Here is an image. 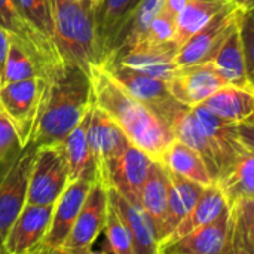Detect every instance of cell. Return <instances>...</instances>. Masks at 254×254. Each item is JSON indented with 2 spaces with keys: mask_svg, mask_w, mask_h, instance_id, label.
Wrapping results in <instances>:
<instances>
[{
  "mask_svg": "<svg viewBox=\"0 0 254 254\" xmlns=\"http://www.w3.org/2000/svg\"><path fill=\"white\" fill-rule=\"evenodd\" d=\"M100 4H101V0H95V12L98 10V7H100Z\"/></svg>",
  "mask_w": 254,
  "mask_h": 254,
  "instance_id": "42",
  "label": "cell"
},
{
  "mask_svg": "<svg viewBox=\"0 0 254 254\" xmlns=\"http://www.w3.org/2000/svg\"><path fill=\"white\" fill-rule=\"evenodd\" d=\"M176 15L162 7V10L155 16L152 21L144 39L141 42L152 43V45H162L171 43L176 39ZM140 42V43H141ZM176 43V42H174Z\"/></svg>",
  "mask_w": 254,
  "mask_h": 254,
  "instance_id": "35",
  "label": "cell"
},
{
  "mask_svg": "<svg viewBox=\"0 0 254 254\" xmlns=\"http://www.w3.org/2000/svg\"><path fill=\"white\" fill-rule=\"evenodd\" d=\"M168 173H170L168 205H167V216H165L164 238L161 240V243L176 229V226L195 207V204L198 202V199L201 198V195L204 193V190L207 188L198 182L186 179V177L176 174L170 170H168Z\"/></svg>",
  "mask_w": 254,
  "mask_h": 254,
  "instance_id": "25",
  "label": "cell"
},
{
  "mask_svg": "<svg viewBox=\"0 0 254 254\" xmlns=\"http://www.w3.org/2000/svg\"><path fill=\"white\" fill-rule=\"evenodd\" d=\"M9 45H10V36L0 27V88L3 85V73H4V63H6V57H7V51H9Z\"/></svg>",
  "mask_w": 254,
  "mask_h": 254,
  "instance_id": "39",
  "label": "cell"
},
{
  "mask_svg": "<svg viewBox=\"0 0 254 254\" xmlns=\"http://www.w3.org/2000/svg\"><path fill=\"white\" fill-rule=\"evenodd\" d=\"M177 49L179 46L174 42L162 43V45H152V43L141 42L134 48L116 54H110L106 58L116 60L149 76L168 82L176 73V70L179 68L176 64Z\"/></svg>",
  "mask_w": 254,
  "mask_h": 254,
  "instance_id": "17",
  "label": "cell"
},
{
  "mask_svg": "<svg viewBox=\"0 0 254 254\" xmlns=\"http://www.w3.org/2000/svg\"><path fill=\"white\" fill-rule=\"evenodd\" d=\"M98 65H101L125 91L158 113L170 128L179 113L186 109V106L173 97L168 83L162 79L149 76L112 58H104Z\"/></svg>",
  "mask_w": 254,
  "mask_h": 254,
  "instance_id": "5",
  "label": "cell"
},
{
  "mask_svg": "<svg viewBox=\"0 0 254 254\" xmlns=\"http://www.w3.org/2000/svg\"><path fill=\"white\" fill-rule=\"evenodd\" d=\"M152 162L153 159L144 150L129 143V146L110 164L109 185L131 202L141 205V190Z\"/></svg>",
  "mask_w": 254,
  "mask_h": 254,
  "instance_id": "16",
  "label": "cell"
},
{
  "mask_svg": "<svg viewBox=\"0 0 254 254\" xmlns=\"http://www.w3.org/2000/svg\"><path fill=\"white\" fill-rule=\"evenodd\" d=\"M229 241V207L213 222L183 235L161 254H226Z\"/></svg>",
  "mask_w": 254,
  "mask_h": 254,
  "instance_id": "18",
  "label": "cell"
},
{
  "mask_svg": "<svg viewBox=\"0 0 254 254\" xmlns=\"http://www.w3.org/2000/svg\"><path fill=\"white\" fill-rule=\"evenodd\" d=\"M164 4L165 0H138L116 33L107 55L127 51L138 45L144 39L155 16L162 10Z\"/></svg>",
  "mask_w": 254,
  "mask_h": 254,
  "instance_id": "24",
  "label": "cell"
},
{
  "mask_svg": "<svg viewBox=\"0 0 254 254\" xmlns=\"http://www.w3.org/2000/svg\"><path fill=\"white\" fill-rule=\"evenodd\" d=\"M138 0H101L95 12V31L101 52V61L109 54L110 45L121 25Z\"/></svg>",
  "mask_w": 254,
  "mask_h": 254,
  "instance_id": "32",
  "label": "cell"
},
{
  "mask_svg": "<svg viewBox=\"0 0 254 254\" xmlns=\"http://www.w3.org/2000/svg\"><path fill=\"white\" fill-rule=\"evenodd\" d=\"M240 33L246 55L247 73L249 79L254 86V4L243 9L241 21H240Z\"/></svg>",
  "mask_w": 254,
  "mask_h": 254,
  "instance_id": "36",
  "label": "cell"
},
{
  "mask_svg": "<svg viewBox=\"0 0 254 254\" xmlns=\"http://www.w3.org/2000/svg\"><path fill=\"white\" fill-rule=\"evenodd\" d=\"M202 104L220 119L238 125L254 113V86L225 85Z\"/></svg>",
  "mask_w": 254,
  "mask_h": 254,
  "instance_id": "23",
  "label": "cell"
},
{
  "mask_svg": "<svg viewBox=\"0 0 254 254\" xmlns=\"http://www.w3.org/2000/svg\"><path fill=\"white\" fill-rule=\"evenodd\" d=\"M54 24V39L65 64H74L89 73L101 63L95 31V16L80 0H46Z\"/></svg>",
  "mask_w": 254,
  "mask_h": 254,
  "instance_id": "3",
  "label": "cell"
},
{
  "mask_svg": "<svg viewBox=\"0 0 254 254\" xmlns=\"http://www.w3.org/2000/svg\"><path fill=\"white\" fill-rule=\"evenodd\" d=\"M109 205L107 189L92 183L61 254H91L103 232Z\"/></svg>",
  "mask_w": 254,
  "mask_h": 254,
  "instance_id": "12",
  "label": "cell"
},
{
  "mask_svg": "<svg viewBox=\"0 0 254 254\" xmlns=\"http://www.w3.org/2000/svg\"><path fill=\"white\" fill-rule=\"evenodd\" d=\"M129 138L115 124V121L92 101L88 122V144L95 167L94 183L106 189L110 186V164L129 146Z\"/></svg>",
  "mask_w": 254,
  "mask_h": 254,
  "instance_id": "8",
  "label": "cell"
},
{
  "mask_svg": "<svg viewBox=\"0 0 254 254\" xmlns=\"http://www.w3.org/2000/svg\"><path fill=\"white\" fill-rule=\"evenodd\" d=\"M103 232L106 235V247L103 252L113 254H135L132 235L110 202L107 205Z\"/></svg>",
  "mask_w": 254,
  "mask_h": 254,
  "instance_id": "33",
  "label": "cell"
},
{
  "mask_svg": "<svg viewBox=\"0 0 254 254\" xmlns=\"http://www.w3.org/2000/svg\"><path fill=\"white\" fill-rule=\"evenodd\" d=\"M168 188H170L168 168L161 161L153 159L141 190L140 204L153 225L158 240V247L161 240L164 238L165 216H167V205H168Z\"/></svg>",
  "mask_w": 254,
  "mask_h": 254,
  "instance_id": "20",
  "label": "cell"
},
{
  "mask_svg": "<svg viewBox=\"0 0 254 254\" xmlns=\"http://www.w3.org/2000/svg\"><path fill=\"white\" fill-rule=\"evenodd\" d=\"M91 186L92 183L88 180L68 182L54 204L52 217L37 254H61Z\"/></svg>",
  "mask_w": 254,
  "mask_h": 254,
  "instance_id": "11",
  "label": "cell"
},
{
  "mask_svg": "<svg viewBox=\"0 0 254 254\" xmlns=\"http://www.w3.org/2000/svg\"><path fill=\"white\" fill-rule=\"evenodd\" d=\"M211 63L226 85L253 86L249 79V73H247V64H246V55H244L241 33H240V24L223 42L220 49L213 57Z\"/></svg>",
  "mask_w": 254,
  "mask_h": 254,
  "instance_id": "26",
  "label": "cell"
},
{
  "mask_svg": "<svg viewBox=\"0 0 254 254\" xmlns=\"http://www.w3.org/2000/svg\"><path fill=\"white\" fill-rule=\"evenodd\" d=\"M226 254H254V198H241L229 205Z\"/></svg>",
  "mask_w": 254,
  "mask_h": 254,
  "instance_id": "28",
  "label": "cell"
},
{
  "mask_svg": "<svg viewBox=\"0 0 254 254\" xmlns=\"http://www.w3.org/2000/svg\"><path fill=\"white\" fill-rule=\"evenodd\" d=\"M170 171L180 174L186 179L198 182L204 186L214 183L205 161L190 146L174 138L159 159Z\"/></svg>",
  "mask_w": 254,
  "mask_h": 254,
  "instance_id": "27",
  "label": "cell"
},
{
  "mask_svg": "<svg viewBox=\"0 0 254 254\" xmlns=\"http://www.w3.org/2000/svg\"><path fill=\"white\" fill-rule=\"evenodd\" d=\"M36 150L37 146L28 143L0 161V254L9 229L25 205Z\"/></svg>",
  "mask_w": 254,
  "mask_h": 254,
  "instance_id": "4",
  "label": "cell"
},
{
  "mask_svg": "<svg viewBox=\"0 0 254 254\" xmlns=\"http://www.w3.org/2000/svg\"><path fill=\"white\" fill-rule=\"evenodd\" d=\"M228 205L241 199L254 198V152H244L217 180Z\"/></svg>",
  "mask_w": 254,
  "mask_h": 254,
  "instance_id": "29",
  "label": "cell"
},
{
  "mask_svg": "<svg viewBox=\"0 0 254 254\" xmlns=\"http://www.w3.org/2000/svg\"><path fill=\"white\" fill-rule=\"evenodd\" d=\"M67 185L68 171L60 146L37 147L28 179L25 204L54 205Z\"/></svg>",
  "mask_w": 254,
  "mask_h": 254,
  "instance_id": "9",
  "label": "cell"
},
{
  "mask_svg": "<svg viewBox=\"0 0 254 254\" xmlns=\"http://www.w3.org/2000/svg\"><path fill=\"white\" fill-rule=\"evenodd\" d=\"M237 131H238V135H240L243 144L249 150L254 152V113L247 121L237 125Z\"/></svg>",
  "mask_w": 254,
  "mask_h": 254,
  "instance_id": "38",
  "label": "cell"
},
{
  "mask_svg": "<svg viewBox=\"0 0 254 254\" xmlns=\"http://www.w3.org/2000/svg\"><path fill=\"white\" fill-rule=\"evenodd\" d=\"M226 198L222 192V189L217 186V183H211L205 188L204 193L195 204V207L186 214V217L176 226V229L159 244L158 254L164 249H167L170 244L182 238L183 235L195 231L199 226H204L213 220H216L226 208H228Z\"/></svg>",
  "mask_w": 254,
  "mask_h": 254,
  "instance_id": "21",
  "label": "cell"
},
{
  "mask_svg": "<svg viewBox=\"0 0 254 254\" xmlns=\"http://www.w3.org/2000/svg\"><path fill=\"white\" fill-rule=\"evenodd\" d=\"M234 4H237L238 7H241V9H247V7H250V6H253L254 4V0H231Z\"/></svg>",
  "mask_w": 254,
  "mask_h": 254,
  "instance_id": "40",
  "label": "cell"
},
{
  "mask_svg": "<svg viewBox=\"0 0 254 254\" xmlns=\"http://www.w3.org/2000/svg\"><path fill=\"white\" fill-rule=\"evenodd\" d=\"M18 149H21L18 131L0 104V161L6 159Z\"/></svg>",
  "mask_w": 254,
  "mask_h": 254,
  "instance_id": "37",
  "label": "cell"
},
{
  "mask_svg": "<svg viewBox=\"0 0 254 254\" xmlns=\"http://www.w3.org/2000/svg\"><path fill=\"white\" fill-rule=\"evenodd\" d=\"M89 112L83 119L68 132V135L58 144L65 158L68 182L74 180H88L95 182V167L92 162L89 144H88V122Z\"/></svg>",
  "mask_w": 254,
  "mask_h": 254,
  "instance_id": "22",
  "label": "cell"
},
{
  "mask_svg": "<svg viewBox=\"0 0 254 254\" xmlns=\"http://www.w3.org/2000/svg\"><path fill=\"white\" fill-rule=\"evenodd\" d=\"M167 83L173 97L186 107L202 104L226 85L211 61L179 67Z\"/></svg>",
  "mask_w": 254,
  "mask_h": 254,
  "instance_id": "14",
  "label": "cell"
},
{
  "mask_svg": "<svg viewBox=\"0 0 254 254\" xmlns=\"http://www.w3.org/2000/svg\"><path fill=\"white\" fill-rule=\"evenodd\" d=\"M46 79L34 76L0 88V104L12 119L21 147L31 143L45 98Z\"/></svg>",
  "mask_w": 254,
  "mask_h": 254,
  "instance_id": "6",
  "label": "cell"
},
{
  "mask_svg": "<svg viewBox=\"0 0 254 254\" xmlns=\"http://www.w3.org/2000/svg\"><path fill=\"white\" fill-rule=\"evenodd\" d=\"M94 101L91 76L74 64H64L46 79L45 98L31 143L57 146L83 119Z\"/></svg>",
  "mask_w": 254,
  "mask_h": 254,
  "instance_id": "2",
  "label": "cell"
},
{
  "mask_svg": "<svg viewBox=\"0 0 254 254\" xmlns=\"http://www.w3.org/2000/svg\"><path fill=\"white\" fill-rule=\"evenodd\" d=\"M88 9H91L94 12V16H95V0H80Z\"/></svg>",
  "mask_w": 254,
  "mask_h": 254,
  "instance_id": "41",
  "label": "cell"
},
{
  "mask_svg": "<svg viewBox=\"0 0 254 254\" xmlns=\"http://www.w3.org/2000/svg\"><path fill=\"white\" fill-rule=\"evenodd\" d=\"M94 103L125 132L132 144L159 161L174 140L170 125L150 107L125 91L101 65L89 70Z\"/></svg>",
  "mask_w": 254,
  "mask_h": 254,
  "instance_id": "1",
  "label": "cell"
},
{
  "mask_svg": "<svg viewBox=\"0 0 254 254\" xmlns=\"http://www.w3.org/2000/svg\"><path fill=\"white\" fill-rule=\"evenodd\" d=\"M243 9L232 1L211 18L202 28L182 43L176 54L177 67L211 61L228 36L238 27Z\"/></svg>",
  "mask_w": 254,
  "mask_h": 254,
  "instance_id": "7",
  "label": "cell"
},
{
  "mask_svg": "<svg viewBox=\"0 0 254 254\" xmlns=\"http://www.w3.org/2000/svg\"><path fill=\"white\" fill-rule=\"evenodd\" d=\"M109 202L115 207L134 241L135 254H158V240L153 225L141 205L131 202L115 188H107Z\"/></svg>",
  "mask_w": 254,
  "mask_h": 254,
  "instance_id": "19",
  "label": "cell"
},
{
  "mask_svg": "<svg viewBox=\"0 0 254 254\" xmlns=\"http://www.w3.org/2000/svg\"><path fill=\"white\" fill-rule=\"evenodd\" d=\"M0 27L30 55L45 79L65 64L60 52L49 46L22 18L13 0H0Z\"/></svg>",
  "mask_w": 254,
  "mask_h": 254,
  "instance_id": "10",
  "label": "cell"
},
{
  "mask_svg": "<svg viewBox=\"0 0 254 254\" xmlns=\"http://www.w3.org/2000/svg\"><path fill=\"white\" fill-rule=\"evenodd\" d=\"M40 76L39 68L30 58V55L13 40H10L6 63H4V73H3V85L10 82L24 80L28 77ZM1 85V86H3Z\"/></svg>",
  "mask_w": 254,
  "mask_h": 254,
  "instance_id": "34",
  "label": "cell"
},
{
  "mask_svg": "<svg viewBox=\"0 0 254 254\" xmlns=\"http://www.w3.org/2000/svg\"><path fill=\"white\" fill-rule=\"evenodd\" d=\"M171 131H173L174 138L190 146L193 150H196L202 156V159L205 161L207 168L216 183V180L219 177V167L216 162V156H214V152L211 149L208 138L205 137L201 127L198 125L190 107H186L182 113H179V116L171 124Z\"/></svg>",
  "mask_w": 254,
  "mask_h": 254,
  "instance_id": "30",
  "label": "cell"
},
{
  "mask_svg": "<svg viewBox=\"0 0 254 254\" xmlns=\"http://www.w3.org/2000/svg\"><path fill=\"white\" fill-rule=\"evenodd\" d=\"M54 205L25 204L9 229L3 254H37L46 235Z\"/></svg>",
  "mask_w": 254,
  "mask_h": 254,
  "instance_id": "15",
  "label": "cell"
},
{
  "mask_svg": "<svg viewBox=\"0 0 254 254\" xmlns=\"http://www.w3.org/2000/svg\"><path fill=\"white\" fill-rule=\"evenodd\" d=\"M229 3L231 0H188L176 18V45L185 43Z\"/></svg>",
  "mask_w": 254,
  "mask_h": 254,
  "instance_id": "31",
  "label": "cell"
},
{
  "mask_svg": "<svg viewBox=\"0 0 254 254\" xmlns=\"http://www.w3.org/2000/svg\"><path fill=\"white\" fill-rule=\"evenodd\" d=\"M190 109L198 125L211 144L220 177L249 149L243 144L235 124L220 119L204 104H198Z\"/></svg>",
  "mask_w": 254,
  "mask_h": 254,
  "instance_id": "13",
  "label": "cell"
}]
</instances>
